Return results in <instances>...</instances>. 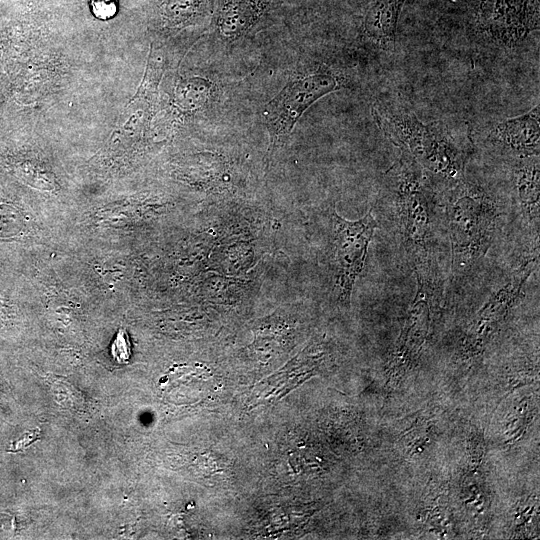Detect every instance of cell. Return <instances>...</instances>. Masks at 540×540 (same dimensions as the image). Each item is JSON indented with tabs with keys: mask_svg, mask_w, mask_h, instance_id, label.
Instances as JSON below:
<instances>
[{
	"mask_svg": "<svg viewBox=\"0 0 540 540\" xmlns=\"http://www.w3.org/2000/svg\"><path fill=\"white\" fill-rule=\"evenodd\" d=\"M396 210L406 247L413 260L431 256L432 198L424 170L403 155L391 169Z\"/></svg>",
	"mask_w": 540,
	"mask_h": 540,
	"instance_id": "3957f363",
	"label": "cell"
},
{
	"mask_svg": "<svg viewBox=\"0 0 540 540\" xmlns=\"http://www.w3.org/2000/svg\"><path fill=\"white\" fill-rule=\"evenodd\" d=\"M539 0H480L478 22L495 40L512 45L538 27Z\"/></svg>",
	"mask_w": 540,
	"mask_h": 540,
	"instance_id": "8992f818",
	"label": "cell"
},
{
	"mask_svg": "<svg viewBox=\"0 0 540 540\" xmlns=\"http://www.w3.org/2000/svg\"><path fill=\"white\" fill-rule=\"evenodd\" d=\"M539 105L518 117L497 123L487 136L496 152L523 159L539 155Z\"/></svg>",
	"mask_w": 540,
	"mask_h": 540,
	"instance_id": "52a82bcc",
	"label": "cell"
},
{
	"mask_svg": "<svg viewBox=\"0 0 540 540\" xmlns=\"http://www.w3.org/2000/svg\"><path fill=\"white\" fill-rule=\"evenodd\" d=\"M537 257L526 260L517 267L509 278L491 294L488 301L478 311L473 326L474 347L480 346L507 314L510 307L520 296L525 282L532 274Z\"/></svg>",
	"mask_w": 540,
	"mask_h": 540,
	"instance_id": "ba28073f",
	"label": "cell"
},
{
	"mask_svg": "<svg viewBox=\"0 0 540 540\" xmlns=\"http://www.w3.org/2000/svg\"><path fill=\"white\" fill-rule=\"evenodd\" d=\"M340 87L338 78L328 71H320L286 85L264 110L271 140L269 152H272L290 134L307 108L319 98Z\"/></svg>",
	"mask_w": 540,
	"mask_h": 540,
	"instance_id": "277c9868",
	"label": "cell"
},
{
	"mask_svg": "<svg viewBox=\"0 0 540 540\" xmlns=\"http://www.w3.org/2000/svg\"><path fill=\"white\" fill-rule=\"evenodd\" d=\"M445 205L452 271L463 275L490 247L499 216L497 205L483 188L464 178L452 183Z\"/></svg>",
	"mask_w": 540,
	"mask_h": 540,
	"instance_id": "7a4b0ae2",
	"label": "cell"
},
{
	"mask_svg": "<svg viewBox=\"0 0 540 540\" xmlns=\"http://www.w3.org/2000/svg\"><path fill=\"white\" fill-rule=\"evenodd\" d=\"M269 0H225L218 19L220 33L237 38L246 33L262 16Z\"/></svg>",
	"mask_w": 540,
	"mask_h": 540,
	"instance_id": "8fae6325",
	"label": "cell"
},
{
	"mask_svg": "<svg viewBox=\"0 0 540 540\" xmlns=\"http://www.w3.org/2000/svg\"><path fill=\"white\" fill-rule=\"evenodd\" d=\"M91 14L98 20L113 19L119 10V0H90Z\"/></svg>",
	"mask_w": 540,
	"mask_h": 540,
	"instance_id": "4fadbf2b",
	"label": "cell"
},
{
	"mask_svg": "<svg viewBox=\"0 0 540 540\" xmlns=\"http://www.w3.org/2000/svg\"><path fill=\"white\" fill-rule=\"evenodd\" d=\"M378 127L423 170L451 182L463 178L464 155L442 121L423 123L413 113L382 101L372 107Z\"/></svg>",
	"mask_w": 540,
	"mask_h": 540,
	"instance_id": "6da1fadb",
	"label": "cell"
},
{
	"mask_svg": "<svg viewBox=\"0 0 540 540\" xmlns=\"http://www.w3.org/2000/svg\"><path fill=\"white\" fill-rule=\"evenodd\" d=\"M333 242L338 269L339 298L348 302L354 283L361 274L377 222L369 211L364 217L350 221L332 212Z\"/></svg>",
	"mask_w": 540,
	"mask_h": 540,
	"instance_id": "5b68a950",
	"label": "cell"
},
{
	"mask_svg": "<svg viewBox=\"0 0 540 540\" xmlns=\"http://www.w3.org/2000/svg\"><path fill=\"white\" fill-rule=\"evenodd\" d=\"M519 205L529 226L539 229V158L520 159L515 169Z\"/></svg>",
	"mask_w": 540,
	"mask_h": 540,
	"instance_id": "30bf717a",
	"label": "cell"
},
{
	"mask_svg": "<svg viewBox=\"0 0 540 540\" xmlns=\"http://www.w3.org/2000/svg\"><path fill=\"white\" fill-rule=\"evenodd\" d=\"M405 0H372L363 22L368 39L384 50H393L397 23Z\"/></svg>",
	"mask_w": 540,
	"mask_h": 540,
	"instance_id": "9c48e42d",
	"label": "cell"
},
{
	"mask_svg": "<svg viewBox=\"0 0 540 540\" xmlns=\"http://www.w3.org/2000/svg\"><path fill=\"white\" fill-rule=\"evenodd\" d=\"M207 0H160L159 14L170 25H183L198 18L206 10Z\"/></svg>",
	"mask_w": 540,
	"mask_h": 540,
	"instance_id": "7c38bea8",
	"label": "cell"
}]
</instances>
